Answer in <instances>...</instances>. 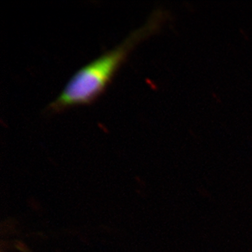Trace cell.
I'll use <instances>...</instances> for the list:
<instances>
[{
  "label": "cell",
  "instance_id": "6da1fadb",
  "mask_svg": "<svg viewBox=\"0 0 252 252\" xmlns=\"http://www.w3.org/2000/svg\"><path fill=\"white\" fill-rule=\"evenodd\" d=\"M167 18L164 10L158 8L151 13L145 24L131 31L119 45L102 53L76 71L51 102L48 110L59 112L74 105L93 102L110 84L119 67L139 43L157 33Z\"/></svg>",
  "mask_w": 252,
  "mask_h": 252
},
{
  "label": "cell",
  "instance_id": "7a4b0ae2",
  "mask_svg": "<svg viewBox=\"0 0 252 252\" xmlns=\"http://www.w3.org/2000/svg\"><path fill=\"white\" fill-rule=\"evenodd\" d=\"M15 247L17 248V250L20 251V252H31L30 249H29L28 247H27L25 243H22L21 241H17L16 244H15Z\"/></svg>",
  "mask_w": 252,
  "mask_h": 252
}]
</instances>
